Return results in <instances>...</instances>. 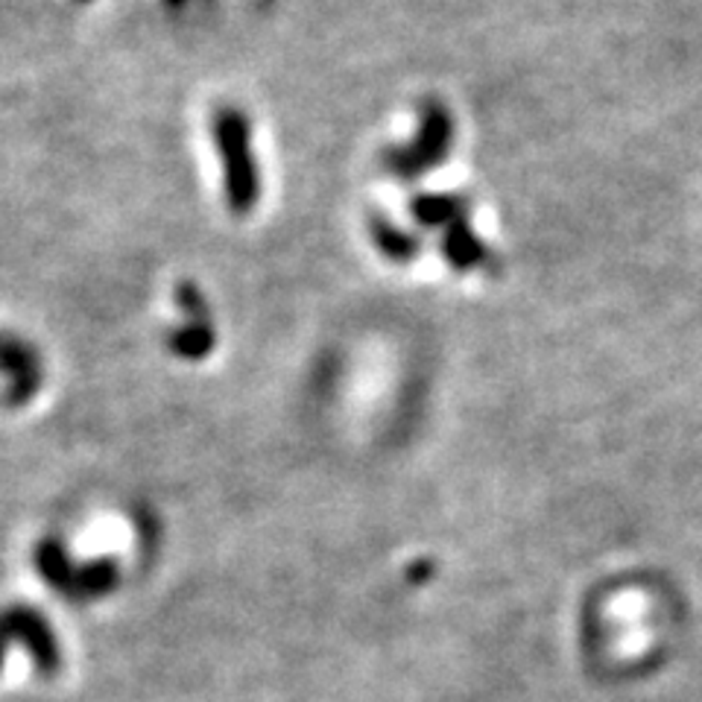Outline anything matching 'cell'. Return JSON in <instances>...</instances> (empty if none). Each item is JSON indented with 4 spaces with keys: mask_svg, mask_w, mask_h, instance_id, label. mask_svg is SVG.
<instances>
[{
    "mask_svg": "<svg viewBox=\"0 0 702 702\" xmlns=\"http://www.w3.org/2000/svg\"><path fill=\"white\" fill-rule=\"evenodd\" d=\"M211 141H215L223 199L234 217L252 215L264 197V173L255 153L252 120L240 106H220L211 114Z\"/></svg>",
    "mask_w": 702,
    "mask_h": 702,
    "instance_id": "1",
    "label": "cell"
},
{
    "mask_svg": "<svg viewBox=\"0 0 702 702\" xmlns=\"http://www.w3.org/2000/svg\"><path fill=\"white\" fill-rule=\"evenodd\" d=\"M35 568L53 589L70 600L103 597L118 583V566L114 559H91V562H74L68 550L56 539H44L35 548Z\"/></svg>",
    "mask_w": 702,
    "mask_h": 702,
    "instance_id": "2",
    "label": "cell"
},
{
    "mask_svg": "<svg viewBox=\"0 0 702 702\" xmlns=\"http://www.w3.org/2000/svg\"><path fill=\"white\" fill-rule=\"evenodd\" d=\"M9 644L26 647V652L33 656L35 668L42 673L59 670V641H56V635H53L51 624L44 621L42 612H35L33 606H9L0 612V668H3V659H7Z\"/></svg>",
    "mask_w": 702,
    "mask_h": 702,
    "instance_id": "3",
    "label": "cell"
},
{
    "mask_svg": "<svg viewBox=\"0 0 702 702\" xmlns=\"http://www.w3.org/2000/svg\"><path fill=\"white\" fill-rule=\"evenodd\" d=\"M0 377L7 404H30L44 386V358L26 337L0 331Z\"/></svg>",
    "mask_w": 702,
    "mask_h": 702,
    "instance_id": "4",
    "label": "cell"
},
{
    "mask_svg": "<svg viewBox=\"0 0 702 702\" xmlns=\"http://www.w3.org/2000/svg\"><path fill=\"white\" fill-rule=\"evenodd\" d=\"M167 351L185 363H202L217 349L215 317H182L179 326L167 331Z\"/></svg>",
    "mask_w": 702,
    "mask_h": 702,
    "instance_id": "5",
    "label": "cell"
},
{
    "mask_svg": "<svg viewBox=\"0 0 702 702\" xmlns=\"http://www.w3.org/2000/svg\"><path fill=\"white\" fill-rule=\"evenodd\" d=\"M176 305H179L182 310V317H215L211 314V305H208L206 299V293H202V287H199L197 282H179L176 284Z\"/></svg>",
    "mask_w": 702,
    "mask_h": 702,
    "instance_id": "6",
    "label": "cell"
},
{
    "mask_svg": "<svg viewBox=\"0 0 702 702\" xmlns=\"http://www.w3.org/2000/svg\"><path fill=\"white\" fill-rule=\"evenodd\" d=\"M164 3H167V7H188L190 0H164Z\"/></svg>",
    "mask_w": 702,
    "mask_h": 702,
    "instance_id": "7",
    "label": "cell"
},
{
    "mask_svg": "<svg viewBox=\"0 0 702 702\" xmlns=\"http://www.w3.org/2000/svg\"><path fill=\"white\" fill-rule=\"evenodd\" d=\"M77 3H95V0H77Z\"/></svg>",
    "mask_w": 702,
    "mask_h": 702,
    "instance_id": "8",
    "label": "cell"
}]
</instances>
